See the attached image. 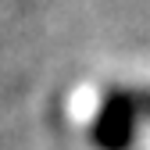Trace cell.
<instances>
[{"label":"cell","mask_w":150,"mask_h":150,"mask_svg":"<svg viewBox=\"0 0 150 150\" xmlns=\"http://www.w3.org/2000/svg\"><path fill=\"white\" fill-rule=\"evenodd\" d=\"M132 104H136V111H139V118H150V89L132 93Z\"/></svg>","instance_id":"2"},{"label":"cell","mask_w":150,"mask_h":150,"mask_svg":"<svg viewBox=\"0 0 150 150\" xmlns=\"http://www.w3.org/2000/svg\"><path fill=\"white\" fill-rule=\"evenodd\" d=\"M136 122H139V111L132 104V93L129 89H115L100 104L97 122L89 129V139L100 150H129V143L136 136Z\"/></svg>","instance_id":"1"}]
</instances>
